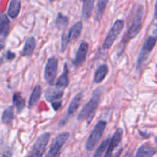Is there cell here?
<instances>
[{"instance_id":"cell-24","label":"cell","mask_w":157,"mask_h":157,"mask_svg":"<svg viewBox=\"0 0 157 157\" xmlns=\"http://www.w3.org/2000/svg\"><path fill=\"white\" fill-rule=\"evenodd\" d=\"M67 25H68V17L59 12L55 19V26L57 27V29H58L59 30L64 29L67 28Z\"/></svg>"},{"instance_id":"cell-16","label":"cell","mask_w":157,"mask_h":157,"mask_svg":"<svg viewBox=\"0 0 157 157\" xmlns=\"http://www.w3.org/2000/svg\"><path fill=\"white\" fill-rule=\"evenodd\" d=\"M35 47H36V40L34 37H29L26 40L25 43L24 48L22 50V55L24 56L29 57L32 55V53L35 51Z\"/></svg>"},{"instance_id":"cell-25","label":"cell","mask_w":157,"mask_h":157,"mask_svg":"<svg viewBox=\"0 0 157 157\" xmlns=\"http://www.w3.org/2000/svg\"><path fill=\"white\" fill-rule=\"evenodd\" d=\"M110 0H98V9H97L96 12V19L98 21L102 18L104 12L105 11L106 7H107V4H108Z\"/></svg>"},{"instance_id":"cell-5","label":"cell","mask_w":157,"mask_h":157,"mask_svg":"<svg viewBox=\"0 0 157 157\" xmlns=\"http://www.w3.org/2000/svg\"><path fill=\"white\" fill-rule=\"evenodd\" d=\"M124 27V21L121 19L117 20L113 25V26L110 29V32H109L108 35H107V38L104 40V43H103V48L104 49H109L112 47L114 41L119 36L121 32H122L123 29Z\"/></svg>"},{"instance_id":"cell-20","label":"cell","mask_w":157,"mask_h":157,"mask_svg":"<svg viewBox=\"0 0 157 157\" xmlns=\"http://www.w3.org/2000/svg\"><path fill=\"white\" fill-rule=\"evenodd\" d=\"M83 98V92H80L78 93L75 98L72 99L71 102L70 103V105L68 107V110H67V113L69 115H71L72 113H75L79 107L80 104H81V101Z\"/></svg>"},{"instance_id":"cell-19","label":"cell","mask_w":157,"mask_h":157,"mask_svg":"<svg viewBox=\"0 0 157 157\" xmlns=\"http://www.w3.org/2000/svg\"><path fill=\"white\" fill-rule=\"evenodd\" d=\"M41 86L37 85L36 87H35V88L32 90V94H31V96L29 98V108L31 107H35L37 104V103L39 101L40 98H41Z\"/></svg>"},{"instance_id":"cell-8","label":"cell","mask_w":157,"mask_h":157,"mask_svg":"<svg viewBox=\"0 0 157 157\" xmlns=\"http://www.w3.org/2000/svg\"><path fill=\"white\" fill-rule=\"evenodd\" d=\"M69 137H70V134L67 132H64V133L58 135L52 143V146L49 149L48 153H47V156H59L60 154H61V149L64 147L67 140L69 139Z\"/></svg>"},{"instance_id":"cell-4","label":"cell","mask_w":157,"mask_h":157,"mask_svg":"<svg viewBox=\"0 0 157 157\" xmlns=\"http://www.w3.org/2000/svg\"><path fill=\"white\" fill-rule=\"evenodd\" d=\"M157 41V35L156 36H153V35H150L147 37L146 41H144V44H143L142 48H141L140 52L139 54V56L137 58V68L140 67L141 66L144 64L146 60L149 57L150 54L153 51V48L155 47Z\"/></svg>"},{"instance_id":"cell-31","label":"cell","mask_w":157,"mask_h":157,"mask_svg":"<svg viewBox=\"0 0 157 157\" xmlns=\"http://www.w3.org/2000/svg\"><path fill=\"white\" fill-rule=\"evenodd\" d=\"M156 144H157V137L156 138Z\"/></svg>"},{"instance_id":"cell-27","label":"cell","mask_w":157,"mask_h":157,"mask_svg":"<svg viewBox=\"0 0 157 157\" xmlns=\"http://www.w3.org/2000/svg\"><path fill=\"white\" fill-rule=\"evenodd\" d=\"M70 42L71 41H69L68 38H67V34H66V32H64L62 34V36H61V52H65Z\"/></svg>"},{"instance_id":"cell-7","label":"cell","mask_w":157,"mask_h":157,"mask_svg":"<svg viewBox=\"0 0 157 157\" xmlns=\"http://www.w3.org/2000/svg\"><path fill=\"white\" fill-rule=\"evenodd\" d=\"M51 134L49 133H44L38 136L35 140L32 151L29 156H42L46 150L48 141L50 140Z\"/></svg>"},{"instance_id":"cell-9","label":"cell","mask_w":157,"mask_h":157,"mask_svg":"<svg viewBox=\"0 0 157 157\" xmlns=\"http://www.w3.org/2000/svg\"><path fill=\"white\" fill-rule=\"evenodd\" d=\"M89 44L86 41H82L80 44L79 47H78V51L75 55V60L73 61V64H75L76 67H79L81 66L86 61V58H87V52H88Z\"/></svg>"},{"instance_id":"cell-30","label":"cell","mask_w":157,"mask_h":157,"mask_svg":"<svg viewBox=\"0 0 157 157\" xmlns=\"http://www.w3.org/2000/svg\"><path fill=\"white\" fill-rule=\"evenodd\" d=\"M154 16L155 18L157 19V0H156V5H155V9H154Z\"/></svg>"},{"instance_id":"cell-18","label":"cell","mask_w":157,"mask_h":157,"mask_svg":"<svg viewBox=\"0 0 157 157\" xmlns=\"http://www.w3.org/2000/svg\"><path fill=\"white\" fill-rule=\"evenodd\" d=\"M9 18L6 14H2L0 19V35L2 38H6L9 32Z\"/></svg>"},{"instance_id":"cell-23","label":"cell","mask_w":157,"mask_h":157,"mask_svg":"<svg viewBox=\"0 0 157 157\" xmlns=\"http://www.w3.org/2000/svg\"><path fill=\"white\" fill-rule=\"evenodd\" d=\"M12 101H13L15 107H16L17 112L21 113L23 109L25 108V101L24 98L21 97V95L19 93H15L14 94L13 98H12Z\"/></svg>"},{"instance_id":"cell-1","label":"cell","mask_w":157,"mask_h":157,"mask_svg":"<svg viewBox=\"0 0 157 157\" xmlns=\"http://www.w3.org/2000/svg\"><path fill=\"white\" fill-rule=\"evenodd\" d=\"M132 12H133V15L132 16L130 25L128 26V29L123 38L124 42L130 41V40L135 38L140 32L141 28H142L144 15V6L142 5H138L135 7V9L133 10Z\"/></svg>"},{"instance_id":"cell-22","label":"cell","mask_w":157,"mask_h":157,"mask_svg":"<svg viewBox=\"0 0 157 157\" xmlns=\"http://www.w3.org/2000/svg\"><path fill=\"white\" fill-rule=\"evenodd\" d=\"M14 119V107L10 106L4 110L2 114V121L3 124H9Z\"/></svg>"},{"instance_id":"cell-28","label":"cell","mask_w":157,"mask_h":157,"mask_svg":"<svg viewBox=\"0 0 157 157\" xmlns=\"http://www.w3.org/2000/svg\"><path fill=\"white\" fill-rule=\"evenodd\" d=\"M6 58H7V60H9V61H12V60L15 59V54L14 53V52H12L11 51L8 50L7 52H6Z\"/></svg>"},{"instance_id":"cell-3","label":"cell","mask_w":157,"mask_h":157,"mask_svg":"<svg viewBox=\"0 0 157 157\" xmlns=\"http://www.w3.org/2000/svg\"><path fill=\"white\" fill-rule=\"evenodd\" d=\"M106 127H107V122L104 121H100L94 127L90 136L86 141L85 148L87 149V151H90L96 147V145L103 136Z\"/></svg>"},{"instance_id":"cell-6","label":"cell","mask_w":157,"mask_h":157,"mask_svg":"<svg viewBox=\"0 0 157 157\" xmlns=\"http://www.w3.org/2000/svg\"><path fill=\"white\" fill-rule=\"evenodd\" d=\"M58 61L56 58L52 57L48 59L45 64V68H44V78L48 84L50 85H53L55 82V78L58 74Z\"/></svg>"},{"instance_id":"cell-11","label":"cell","mask_w":157,"mask_h":157,"mask_svg":"<svg viewBox=\"0 0 157 157\" xmlns=\"http://www.w3.org/2000/svg\"><path fill=\"white\" fill-rule=\"evenodd\" d=\"M63 95H64V90L58 88V87H56L55 89H47L45 93H44V97H45L46 100L51 104L57 102V101H61Z\"/></svg>"},{"instance_id":"cell-29","label":"cell","mask_w":157,"mask_h":157,"mask_svg":"<svg viewBox=\"0 0 157 157\" xmlns=\"http://www.w3.org/2000/svg\"><path fill=\"white\" fill-rule=\"evenodd\" d=\"M61 105H62V102H61V101H57V102L52 103V107H53V109L55 110V111H58V110L61 108Z\"/></svg>"},{"instance_id":"cell-15","label":"cell","mask_w":157,"mask_h":157,"mask_svg":"<svg viewBox=\"0 0 157 157\" xmlns=\"http://www.w3.org/2000/svg\"><path fill=\"white\" fill-rule=\"evenodd\" d=\"M21 10V1L20 0H11L9 3L7 14L11 18H15L20 13Z\"/></svg>"},{"instance_id":"cell-2","label":"cell","mask_w":157,"mask_h":157,"mask_svg":"<svg viewBox=\"0 0 157 157\" xmlns=\"http://www.w3.org/2000/svg\"><path fill=\"white\" fill-rule=\"evenodd\" d=\"M101 98V89H96L93 92L91 98L89 100L88 102L84 105L82 110L80 112L78 117V121H86L88 123L90 122L93 117H94L98 107L99 106L100 101Z\"/></svg>"},{"instance_id":"cell-13","label":"cell","mask_w":157,"mask_h":157,"mask_svg":"<svg viewBox=\"0 0 157 157\" xmlns=\"http://www.w3.org/2000/svg\"><path fill=\"white\" fill-rule=\"evenodd\" d=\"M156 153V150L154 147H153L149 144H144L138 149L136 156L141 157H150L153 156Z\"/></svg>"},{"instance_id":"cell-32","label":"cell","mask_w":157,"mask_h":157,"mask_svg":"<svg viewBox=\"0 0 157 157\" xmlns=\"http://www.w3.org/2000/svg\"><path fill=\"white\" fill-rule=\"evenodd\" d=\"M81 1H82V2H84V1H86V0H81Z\"/></svg>"},{"instance_id":"cell-33","label":"cell","mask_w":157,"mask_h":157,"mask_svg":"<svg viewBox=\"0 0 157 157\" xmlns=\"http://www.w3.org/2000/svg\"><path fill=\"white\" fill-rule=\"evenodd\" d=\"M49 1H51V2H53L54 0H49Z\"/></svg>"},{"instance_id":"cell-26","label":"cell","mask_w":157,"mask_h":157,"mask_svg":"<svg viewBox=\"0 0 157 157\" xmlns=\"http://www.w3.org/2000/svg\"><path fill=\"white\" fill-rule=\"evenodd\" d=\"M110 138H107L105 140L103 141L101 144V145L98 147V148L97 149L96 152L94 154V156H101L104 155V152H105L106 150H107L109 147V144H110Z\"/></svg>"},{"instance_id":"cell-34","label":"cell","mask_w":157,"mask_h":157,"mask_svg":"<svg viewBox=\"0 0 157 157\" xmlns=\"http://www.w3.org/2000/svg\"><path fill=\"white\" fill-rule=\"evenodd\" d=\"M156 68H157V64H156Z\"/></svg>"},{"instance_id":"cell-10","label":"cell","mask_w":157,"mask_h":157,"mask_svg":"<svg viewBox=\"0 0 157 157\" xmlns=\"http://www.w3.org/2000/svg\"><path fill=\"white\" fill-rule=\"evenodd\" d=\"M123 136H124V130L122 128L117 129L114 134L113 135L112 138L110 139V144H109L108 148H107V151H106L107 153H106L105 156H110L113 153L115 149L120 145V144L122 141Z\"/></svg>"},{"instance_id":"cell-14","label":"cell","mask_w":157,"mask_h":157,"mask_svg":"<svg viewBox=\"0 0 157 157\" xmlns=\"http://www.w3.org/2000/svg\"><path fill=\"white\" fill-rule=\"evenodd\" d=\"M69 84V78H68V67L67 64H64V71L61 76L58 78L57 80L56 83H55V87L61 89H65L66 87L68 86Z\"/></svg>"},{"instance_id":"cell-17","label":"cell","mask_w":157,"mask_h":157,"mask_svg":"<svg viewBox=\"0 0 157 157\" xmlns=\"http://www.w3.org/2000/svg\"><path fill=\"white\" fill-rule=\"evenodd\" d=\"M108 71L109 69L107 64H102V65L99 66L96 70V72H95L94 79V83L100 84V83L102 82L108 74Z\"/></svg>"},{"instance_id":"cell-21","label":"cell","mask_w":157,"mask_h":157,"mask_svg":"<svg viewBox=\"0 0 157 157\" xmlns=\"http://www.w3.org/2000/svg\"><path fill=\"white\" fill-rule=\"evenodd\" d=\"M83 2H84V4H83L82 8V15L84 19H87L91 16L94 0H86Z\"/></svg>"},{"instance_id":"cell-12","label":"cell","mask_w":157,"mask_h":157,"mask_svg":"<svg viewBox=\"0 0 157 157\" xmlns=\"http://www.w3.org/2000/svg\"><path fill=\"white\" fill-rule=\"evenodd\" d=\"M82 29L83 23L81 22V21H78V22L75 23L68 31H65L69 41H75L77 38H79V36L81 35V32H82Z\"/></svg>"}]
</instances>
